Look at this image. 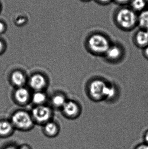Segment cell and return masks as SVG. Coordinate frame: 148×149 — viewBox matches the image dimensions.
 Wrapping results in <instances>:
<instances>
[{"label": "cell", "instance_id": "6da1fadb", "mask_svg": "<svg viewBox=\"0 0 148 149\" xmlns=\"http://www.w3.org/2000/svg\"><path fill=\"white\" fill-rule=\"evenodd\" d=\"M115 18L117 25L123 29H131L137 24L138 15L131 8L123 7L119 9Z\"/></svg>", "mask_w": 148, "mask_h": 149}, {"label": "cell", "instance_id": "7a4b0ae2", "mask_svg": "<svg viewBox=\"0 0 148 149\" xmlns=\"http://www.w3.org/2000/svg\"><path fill=\"white\" fill-rule=\"evenodd\" d=\"M10 122L15 130L23 132L32 130L35 125L31 116L25 111H18L14 113Z\"/></svg>", "mask_w": 148, "mask_h": 149}, {"label": "cell", "instance_id": "3957f363", "mask_svg": "<svg viewBox=\"0 0 148 149\" xmlns=\"http://www.w3.org/2000/svg\"><path fill=\"white\" fill-rule=\"evenodd\" d=\"M88 46L94 53L98 54H106L110 46L109 41L102 34L92 35L89 39Z\"/></svg>", "mask_w": 148, "mask_h": 149}, {"label": "cell", "instance_id": "277c9868", "mask_svg": "<svg viewBox=\"0 0 148 149\" xmlns=\"http://www.w3.org/2000/svg\"><path fill=\"white\" fill-rule=\"evenodd\" d=\"M31 116L35 124L43 126L51 121L52 113L48 107L39 105L33 109Z\"/></svg>", "mask_w": 148, "mask_h": 149}, {"label": "cell", "instance_id": "5b68a950", "mask_svg": "<svg viewBox=\"0 0 148 149\" xmlns=\"http://www.w3.org/2000/svg\"><path fill=\"white\" fill-rule=\"evenodd\" d=\"M107 86V85L103 81L98 79L93 81L89 86L90 95L94 100H101L105 98Z\"/></svg>", "mask_w": 148, "mask_h": 149}, {"label": "cell", "instance_id": "8992f818", "mask_svg": "<svg viewBox=\"0 0 148 149\" xmlns=\"http://www.w3.org/2000/svg\"><path fill=\"white\" fill-rule=\"evenodd\" d=\"M42 126L43 134L48 138H55L60 134V127L54 122L50 121Z\"/></svg>", "mask_w": 148, "mask_h": 149}, {"label": "cell", "instance_id": "52a82bcc", "mask_svg": "<svg viewBox=\"0 0 148 149\" xmlns=\"http://www.w3.org/2000/svg\"><path fill=\"white\" fill-rule=\"evenodd\" d=\"M63 108L64 113L67 117L70 118H74L77 117L79 113L78 105L72 101L66 102Z\"/></svg>", "mask_w": 148, "mask_h": 149}, {"label": "cell", "instance_id": "ba28073f", "mask_svg": "<svg viewBox=\"0 0 148 149\" xmlns=\"http://www.w3.org/2000/svg\"><path fill=\"white\" fill-rule=\"evenodd\" d=\"M15 130L10 121H0V136L7 138L13 135Z\"/></svg>", "mask_w": 148, "mask_h": 149}, {"label": "cell", "instance_id": "9c48e42d", "mask_svg": "<svg viewBox=\"0 0 148 149\" xmlns=\"http://www.w3.org/2000/svg\"><path fill=\"white\" fill-rule=\"evenodd\" d=\"M30 85L33 89L36 91L42 89L46 85L45 78L41 74L33 75L30 80Z\"/></svg>", "mask_w": 148, "mask_h": 149}, {"label": "cell", "instance_id": "30bf717a", "mask_svg": "<svg viewBox=\"0 0 148 149\" xmlns=\"http://www.w3.org/2000/svg\"><path fill=\"white\" fill-rule=\"evenodd\" d=\"M16 100L20 103H25L28 101L30 97L29 92L24 88L20 87L15 93Z\"/></svg>", "mask_w": 148, "mask_h": 149}, {"label": "cell", "instance_id": "8fae6325", "mask_svg": "<svg viewBox=\"0 0 148 149\" xmlns=\"http://www.w3.org/2000/svg\"><path fill=\"white\" fill-rule=\"evenodd\" d=\"M135 39L139 46L142 47L148 46V33L146 30L139 31L136 35Z\"/></svg>", "mask_w": 148, "mask_h": 149}, {"label": "cell", "instance_id": "7c38bea8", "mask_svg": "<svg viewBox=\"0 0 148 149\" xmlns=\"http://www.w3.org/2000/svg\"><path fill=\"white\" fill-rule=\"evenodd\" d=\"M120 48L117 45L110 46L106 53L107 58L111 60H116L120 57L122 55Z\"/></svg>", "mask_w": 148, "mask_h": 149}, {"label": "cell", "instance_id": "4fadbf2b", "mask_svg": "<svg viewBox=\"0 0 148 149\" xmlns=\"http://www.w3.org/2000/svg\"><path fill=\"white\" fill-rule=\"evenodd\" d=\"M137 24L142 29L148 28V10L145 9L140 12L138 15Z\"/></svg>", "mask_w": 148, "mask_h": 149}, {"label": "cell", "instance_id": "5bb4252c", "mask_svg": "<svg viewBox=\"0 0 148 149\" xmlns=\"http://www.w3.org/2000/svg\"><path fill=\"white\" fill-rule=\"evenodd\" d=\"M11 80L14 85L21 87L26 82V78L21 72L16 71L11 75Z\"/></svg>", "mask_w": 148, "mask_h": 149}, {"label": "cell", "instance_id": "9a60e30c", "mask_svg": "<svg viewBox=\"0 0 148 149\" xmlns=\"http://www.w3.org/2000/svg\"><path fill=\"white\" fill-rule=\"evenodd\" d=\"M130 3L133 10L140 12L145 10L147 4L146 0H132Z\"/></svg>", "mask_w": 148, "mask_h": 149}, {"label": "cell", "instance_id": "2e32d148", "mask_svg": "<svg viewBox=\"0 0 148 149\" xmlns=\"http://www.w3.org/2000/svg\"><path fill=\"white\" fill-rule=\"evenodd\" d=\"M46 100V95L42 92H36L33 95V101L35 104L41 105L42 103L45 102Z\"/></svg>", "mask_w": 148, "mask_h": 149}, {"label": "cell", "instance_id": "e0dca14e", "mask_svg": "<svg viewBox=\"0 0 148 149\" xmlns=\"http://www.w3.org/2000/svg\"><path fill=\"white\" fill-rule=\"evenodd\" d=\"M52 103L56 107H63L66 102L65 97L61 95H57L53 97Z\"/></svg>", "mask_w": 148, "mask_h": 149}, {"label": "cell", "instance_id": "ac0fdd59", "mask_svg": "<svg viewBox=\"0 0 148 149\" xmlns=\"http://www.w3.org/2000/svg\"><path fill=\"white\" fill-rule=\"evenodd\" d=\"M116 89L113 86H108L106 90V96L105 98L111 99L115 96L116 94Z\"/></svg>", "mask_w": 148, "mask_h": 149}, {"label": "cell", "instance_id": "d6986e66", "mask_svg": "<svg viewBox=\"0 0 148 149\" xmlns=\"http://www.w3.org/2000/svg\"><path fill=\"white\" fill-rule=\"evenodd\" d=\"M134 149H148V145L143 142L136 145Z\"/></svg>", "mask_w": 148, "mask_h": 149}, {"label": "cell", "instance_id": "ffe728a7", "mask_svg": "<svg viewBox=\"0 0 148 149\" xmlns=\"http://www.w3.org/2000/svg\"><path fill=\"white\" fill-rule=\"evenodd\" d=\"M6 29V25L2 21H0V35L3 34Z\"/></svg>", "mask_w": 148, "mask_h": 149}, {"label": "cell", "instance_id": "44dd1931", "mask_svg": "<svg viewBox=\"0 0 148 149\" xmlns=\"http://www.w3.org/2000/svg\"><path fill=\"white\" fill-rule=\"evenodd\" d=\"M116 3L120 5H124L127 3H130L132 0H114Z\"/></svg>", "mask_w": 148, "mask_h": 149}, {"label": "cell", "instance_id": "7402d4cb", "mask_svg": "<svg viewBox=\"0 0 148 149\" xmlns=\"http://www.w3.org/2000/svg\"><path fill=\"white\" fill-rule=\"evenodd\" d=\"M18 149H32V148L29 144L24 143L18 146Z\"/></svg>", "mask_w": 148, "mask_h": 149}, {"label": "cell", "instance_id": "603a6c76", "mask_svg": "<svg viewBox=\"0 0 148 149\" xmlns=\"http://www.w3.org/2000/svg\"><path fill=\"white\" fill-rule=\"evenodd\" d=\"M143 142L148 145V130L144 133L143 136Z\"/></svg>", "mask_w": 148, "mask_h": 149}, {"label": "cell", "instance_id": "cb8c5ba5", "mask_svg": "<svg viewBox=\"0 0 148 149\" xmlns=\"http://www.w3.org/2000/svg\"><path fill=\"white\" fill-rule=\"evenodd\" d=\"M4 149H18V146H16L15 145H9L5 147Z\"/></svg>", "mask_w": 148, "mask_h": 149}, {"label": "cell", "instance_id": "d4e9b609", "mask_svg": "<svg viewBox=\"0 0 148 149\" xmlns=\"http://www.w3.org/2000/svg\"><path fill=\"white\" fill-rule=\"evenodd\" d=\"M4 45L1 40H0V54H1L4 50Z\"/></svg>", "mask_w": 148, "mask_h": 149}, {"label": "cell", "instance_id": "484cf974", "mask_svg": "<svg viewBox=\"0 0 148 149\" xmlns=\"http://www.w3.org/2000/svg\"><path fill=\"white\" fill-rule=\"evenodd\" d=\"M96 1L102 4H107L109 3L112 0H96Z\"/></svg>", "mask_w": 148, "mask_h": 149}, {"label": "cell", "instance_id": "4316f807", "mask_svg": "<svg viewBox=\"0 0 148 149\" xmlns=\"http://www.w3.org/2000/svg\"><path fill=\"white\" fill-rule=\"evenodd\" d=\"M145 55L148 58V46L146 47L145 50Z\"/></svg>", "mask_w": 148, "mask_h": 149}, {"label": "cell", "instance_id": "83f0119b", "mask_svg": "<svg viewBox=\"0 0 148 149\" xmlns=\"http://www.w3.org/2000/svg\"><path fill=\"white\" fill-rule=\"evenodd\" d=\"M145 30H146V31H147V32L148 33V28H147V29H145Z\"/></svg>", "mask_w": 148, "mask_h": 149}, {"label": "cell", "instance_id": "f1b7e54d", "mask_svg": "<svg viewBox=\"0 0 148 149\" xmlns=\"http://www.w3.org/2000/svg\"><path fill=\"white\" fill-rule=\"evenodd\" d=\"M146 1H147V3H148V0H146Z\"/></svg>", "mask_w": 148, "mask_h": 149}, {"label": "cell", "instance_id": "f546056e", "mask_svg": "<svg viewBox=\"0 0 148 149\" xmlns=\"http://www.w3.org/2000/svg\"><path fill=\"white\" fill-rule=\"evenodd\" d=\"M0 11H1V6H0Z\"/></svg>", "mask_w": 148, "mask_h": 149}]
</instances>
